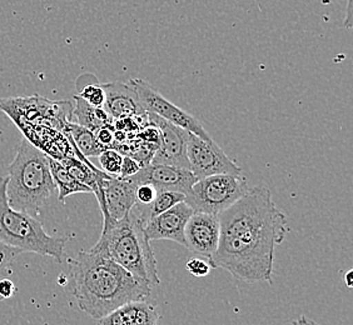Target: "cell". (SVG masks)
I'll return each instance as SVG.
<instances>
[{
	"label": "cell",
	"instance_id": "44dd1931",
	"mask_svg": "<svg viewBox=\"0 0 353 325\" xmlns=\"http://www.w3.org/2000/svg\"><path fill=\"white\" fill-rule=\"evenodd\" d=\"M84 102L88 103L89 105L95 107V108H103L104 102H105V93L103 89L102 84H92L89 83L87 85H84L79 94Z\"/></svg>",
	"mask_w": 353,
	"mask_h": 325
},
{
	"label": "cell",
	"instance_id": "d4e9b609",
	"mask_svg": "<svg viewBox=\"0 0 353 325\" xmlns=\"http://www.w3.org/2000/svg\"><path fill=\"white\" fill-rule=\"evenodd\" d=\"M19 254H21V251L10 248L0 242V271L8 269L13 263L15 257Z\"/></svg>",
	"mask_w": 353,
	"mask_h": 325
},
{
	"label": "cell",
	"instance_id": "5b68a950",
	"mask_svg": "<svg viewBox=\"0 0 353 325\" xmlns=\"http://www.w3.org/2000/svg\"><path fill=\"white\" fill-rule=\"evenodd\" d=\"M8 176H0V242L21 253H35L63 263L67 237H52L43 224L27 213L14 210L7 198Z\"/></svg>",
	"mask_w": 353,
	"mask_h": 325
},
{
	"label": "cell",
	"instance_id": "8992f818",
	"mask_svg": "<svg viewBox=\"0 0 353 325\" xmlns=\"http://www.w3.org/2000/svg\"><path fill=\"white\" fill-rule=\"evenodd\" d=\"M245 176L219 174L199 179L185 196V203L194 211L218 216L248 191Z\"/></svg>",
	"mask_w": 353,
	"mask_h": 325
},
{
	"label": "cell",
	"instance_id": "ac0fdd59",
	"mask_svg": "<svg viewBox=\"0 0 353 325\" xmlns=\"http://www.w3.org/2000/svg\"><path fill=\"white\" fill-rule=\"evenodd\" d=\"M49 168H50V173L53 176L55 187L58 189V199L61 202H64L65 198L73 196V194L92 193V190L89 189L88 187L75 180L61 162L55 160L54 158H50V156H49Z\"/></svg>",
	"mask_w": 353,
	"mask_h": 325
},
{
	"label": "cell",
	"instance_id": "ba28073f",
	"mask_svg": "<svg viewBox=\"0 0 353 325\" xmlns=\"http://www.w3.org/2000/svg\"><path fill=\"white\" fill-rule=\"evenodd\" d=\"M187 158L190 170L197 180L219 174L243 176V170L225 156L213 139L204 140L190 133L187 143Z\"/></svg>",
	"mask_w": 353,
	"mask_h": 325
},
{
	"label": "cell",
	"instance_id": "3957f363",
	"mask_svg": "<svg viewBox=\"0 0 353 325\" xmlns=\"http://www.w3.org/2000/svg\"><path fill=\"white\" fill-rule=\"evenodd\" d=\"M145 223L142 205L137 203L122 220L103 225L102 235L90 251L108 257L153 288L161 284V279L154 253L144 234Z\"/></svg>",
	"mask_w": 353,
	"mask_h": 325
},
{
	"label": "cell",
	"instance_id": "277c9868",
	"mask_svg": "<svg viewBox=\"0 0 353 325\" xmlns=\"http://www.w3.org/2000/svg\"><path fill=\"white\" fill-rule=\"evenodd\" d=\"M55 191L49 156L27 138L21 139L8 168V203L14 210L35 218Z\"/></svg>",
	"mask_w": 353,
	"mask_h": 325
},
{
	"label": "cell",
	"instance_id": "f546056e",
	"mask_svg": "<svg viewBox=\"0 0 353 325\" xmlns=\"http://www.w3.org/2000/svg\"><path fill=\"white\" fill-rule=\"evenodd\" d=\"M353 271H347L346 277H345V282H346V285L348 288H352L353 286Z\"/></svg>",
	"mask_w": 353,
	"mask_h": 325
},
{
	"label": "cell",
	"instance_id": "cb8c5ba5",
	"mask_svg": "<svg viewBox=\"0 0 353 325\" xmlns=\"http://www.w3.org/2000/svg\"><path fill=\"white\" fill-rule=\"evenodd\" d=\"M157 191L150 184L138 185L136 190L137 203L142 205H150L157 196Z\"/></svg>",
	"mask_w": 353,
	"mask_h": 325
},
{
	"label": "cell",
	"instance_id": "e0dca14e",
	"mask_svg": "<svg viewBox=\"0 0 353 325\" xmlns=\"http://www.w3.org/2000/svg\"><path fill=\"white\" fill-rule=\"evenodd\" d=\"M74 114L78 124L83 128L88 129L90 132L95 133L98 129L103 128L105 125H113L114 120L105 113L103 108H95L89 105L88 103L84 102L81 96L74 95Z\"/></svg>",
	"mask_w": 353,
	"mask_h": 325
},
{
	"label": "cell",
	"instance_id": "9a60e30c",
	"mask_svg": "<svg viewBox=\"0 0 353 325\" xmlns=\"http://www.w3.org/2000/svg\"><path fill=\"white\" fill-rule=\"evenodd\" d=\"M159 318L161 315L154 305L147 302H133L99 319L98 325H158Z\"/></svg>",
	"mask_w": 353,
	"mask_h": 325
},
{
	"label": "cell",
	"instance_id": "7402d4cb",
	"mask_svg": "<svg viewBox=\"0 0 353 325\" xmlns=\"http://www.w3.org/2000/svg\"><path fill=\"white\" fill-rule=\"evenodd\" d=\"M185 269L190 271V274L193 277H197V278H203L207 277L211 271V265L208 262H205L203 259H199V258H192L187 264H185Z\"/></svg>",
	"mask_w": 353,
	"mask_h": 325
},
{
	"label": "cell",
	"instance_id": "9c48e42d",
	"mask_svg": "<svg viewBox=\"0 0 353 325\" xmlns=\"http://www.w3.org/2000/svg\"><path fill=\"white\" fill-rule=\"evenodd\" d=\"M148 114V125L156 127L161 133V143L150 164L172 165L190 170V162L187 158V143L190 133L176 127L162 118Z\"/></svg>",
	"mask_w": 353,
	"mask_h": 325
},
{
	"label": "cell",
	"instance_id": "d6986e66",
	"mask_svg": "<svg viewBox=\"0 0 353 325\" xmlns=\"http://www.w3.org/2000/svg\"><path fill=\"white\" fill-rule=\"evenodd\" d=\"M185 202V196L176 191H158L154 200L150 205H143L144 218L148 222L152 218L172 209L176 204Z\"/></svg>",
	"mask_w": 353,
	"mask_h": 325
},
{
	"label": "cell",
	"instance_id": "6da1fadb",
	"mask_svg": "<svg viewBox=\"0 0 353 325\" xmlns=\"http://www.w3.org/2000/svg\"><path fill=\"white\" fill-rule=\"evenodd\" d=\"M221 235L208 258L213 269H224L245 283L272 284L276 247L285 240L287 218L272 200L271 190L250 188L218 214Z\"/></svg>",
	"mask_w": 353,
	"mask_h": 325
},
{
	"label": "cell",
	"instance_id": "30bf717a",
	"mask_svg": "<svg viewBox=\"0 0 353 325\" xmlns=\"http://www.w3.org/2000/svg\"><path fill=\"white\" fill-rule=\"evenodd\" d=\"M133 184H150L157 191H176L187 196L197 179L192 171L172 165L150 164L143 167L136 176L128 178Z\"/></svg>",
	"mask_w": 353,
	"mask_h": 325
},
{
	"label": "cell",
	"instance_id": "603a6c76",
	"mask_svg": "<svg viewBox=\"0 0 353 325\" xmlns=\"http://www.w3.org/2000/svg\"><path fill=\"white\" fill-rule=\"evenodd\" d=\"M114 125H105L103 128L98 129L94 133L98 143L104 147L105 149H110L114 144Z\"/></svg>",
	"mask_w": 353,
	"mask_h": 325
},
{
	"label": "cell",
	"instance_id": "7a4b0ae2",
	"mask_svg": "<svg viewBox=\"0 0 353 325\" xmlns=\"http://www.w3.org/2000/svg\"><path fill=\"white\" fill-rule=\"evenodd\" d=\"M69 285L79 309L94 319L133 302H145L152 288L108 257L79 251L69 259Z\"/></svg>",
	"mask_w": 353,
	"mask_h": 325
},
{
	"label": "cell",
	"instance_id": "52a82bcc",
	"mask_svg": "<svg viewBox=\"0 0 353 325\" xmlns=\"http://www.w3.org/2000/svg\"><path fill=\"white\" fill-rule=\"evenodd\" d=\"M130 83L136 90L143 109L147 113L156 114L164 120L172 123L176 127L202 138L204 140H211L212 138L208 132L194 116H190V113L184 112L183 109L176 107V104L165 99L163 95L159 94L157 90L152 88L147 81L134 78L130 79Z\"/></svg>",
	"mask_w": 353,
	"mask_h": 325
},
{
	"label": "cell",
	"instance_id": "2e32d148",
	"mask_svg": "<svg viewBox=\"0 0 353 325\" xmlns=\"http://www.w3.org/2000/svg\"><path fill=\"white\" fill-rule=\"evenodd\" d=\"M63 133L67 136L70 145L74 147L75 149L87 159L90 156H99L101 153L105 150V148L97 140L94 133L88 129L83 128L79 124L65 123Z\"/></svg>",
	"mask_w": 353,
	"mask_h": 325
},
{
	"label": "cell",
	"instance_id": "83f0119b",
	"mask_svg": "<svg viewBox=\"0 0 353 325\" xmlns=\"http://www.w3.org/2000/svg\"><path fill=\"white\" fill-rule=\"evenodd\" d=\"M17 293V286L10 279L0 280V300L12 298Z\"/></svg>",
	"mask_w": 353,
	"mask_h": 325
},
{
	"label": "cell",
	"instance_id": "4316f807",
	"mask_svg": "<svg viewBox=\"0 0 353 325\" xmlns=\"http://www.w3.org/2000/svg\"><path fill=\"white\" fill-rule=\"evenodd\" d=\"M138 138L142 142L152 144V145H154L157 148L159 147V143H161V133H159V130L156 127H152V125L143 128L142 132L138 134Z\"/></svg>",
	"mask_w": 353,
	"mask_h": 325
},
{
	"label": "cell",
	"instance_id": "ffe728a7",
	"mask_svg": "<svg viewBox=\"0 0 353 325\" xmlns=\"http://www.w3.org/2000/svg\"><path fill=\"white\" fill-rule=\"evenodd\" d=\"M99 164L101 170L110 178H119L122 168L123 156L114 149H105L101 153Z\"/></svg>",
	"mask_w": 353,
	"mask_h": 325
},
{
	"label": "cell",
	"instance_id": "4fadbf2b",
	"mask_svg": "<svg viewBox=\"0 0 353 325\" xmlns=\"http://www.w3.org/2000/svg\"><path fill=\"white\" fill-rule=\"evenodd\" d=\"M194 210L185 202L176 204L172 209L152 218L144 224V234L148 240H172L181 245L184 242V229Z\"/></svg>",
	"mask_w": 353,
	"mask_h": 325
},
{
	"label": "cell",
	"instance_id": "8fae6325",
	"mask_svg": "<svg viewBox=\"0 0 353 325\" xmlns=\"http://www.w3.org/2000/svg\"><path fill=\"white\" fill-rule=\"evenodd\" d=\"M101 189L103 199L99 207L102 210L103 225L122 220L137 204V185L130 179H103Z\"/></svg>",
	"mask_w": 353,
	"mask_h": 325
},
{
	"label": "cell",
	"instance_id": "f1b7e54d",
	"mask_svg": "<svg viewBox=\"0 0 353 325\" xmlns=\"http://www.w3.org/2000/svg\"><path fill=\"white\" fill-rule=\"evenodd\" d=\"M285 325H319L312 319L307 318L305 315H301L297 319H293L291 322H288Z\"/></svg>",
	"mask_w": 353,
	"mask_h": 325
},
{
	"label": "cell",
	"instance_id": "7c38bea8",
	"mask_svg": "<svg viewBox=\"0 0 353 325\" xmlns=\"http://www.w3.org/2000/svg\"><path fill=\"white\" fill-rule=\"evenodd\" d=\"M219 235L218 216L194 211L184 229V247L198 255L211 258L217 251Z\"/></svg>",
	"mask_w": 353,
	"mask_h": 325
},
{
	"label": "cell",
	"instance_id": "5bb4252c",
	"mask_svg": "<svg viewBox=\"0 0 353 325\" xmlns=\"http://www.w3.org/2000/svg\"><path fill=\"white\" fill-rule=\"evenodd\" d=\"M105 93L103 109L113 120H121L133 116H145L136 90L130 84L113 81L102 84Z\"/></svg>",
	"mask_w": 353,
	"mask_h": 325
},
{
	"label": "cell",
	"instance_id": "484cf974",
	"mask_svg": "<svg viewBox=\"0 0 353 325\" xmlns=\"http://www.w3.org/2000/svg\"><path fill=\"white\" fill-rule=\"evenodd\" d=\"M142 169V165L133 159L132 156H123L122 168H121V179H128L130 176H136L139 170Z\"/></svg>",
	"mask_w": 353,
	"mask_h": 325
}]
</instances>
